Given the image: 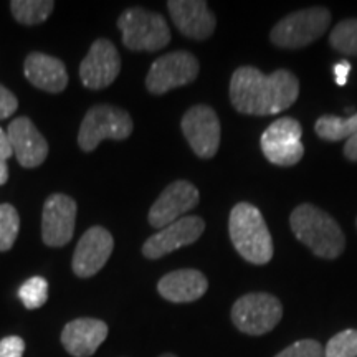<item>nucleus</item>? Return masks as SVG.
<instances>
[{
    "instance_id": "obj_6",
    "label": "nucleus",
    "mask_w": 357,
    "mask_h": 357,
    "mask_svg": "<svg viewBox=\"0 0 357 357\" xmlns=\"http://www.w3.org/2000/svg\"><path fill=\"white\" fill-rule=\"evenodd\" d=\"M331 24V12L326 7H311L289 13L271 30L275 47L296 50L323 37Z\"/></svg>"
},
{
    "instance_id": "obj_8",
    "label": "nucleus",
    "mask_w": 357,
    "mask_h": 357,
    "mask_svg": "<svg viewBox=\"0 0 357 357\" xmlns=\"http://www.w3.org/2000/svg\"><path fill=\"white\" fill-rule=\"evenodd\" d=\"M301 124L294 118H280L261 134V151L265 158L275 166H294L305 154L301 142Z\"/></svg>"
},
{
    "instance_id": "obj_9",
    "label": "nucleus",
    "mask_w": 357,
    "mask_h": 357,
    "mask_svg": "<svg viewBox=\"0 0 357 357\" xmlns=\"http://www.w3.org/2000/svg\"><path fill=\"white\" fill-rule=\"evenodd\" d=\"M199 60L190 52H172L151 65L146 88L153 95H164L174 88L185 86L199 77Z\"/></svg>"
},
{
    "instance_id": "obj_20",
    "label": "nucleus",
    "mask_w": 357,
    "mask_h": 357,
    "mask_svg": "<svg viewBox=\"0 0 357 357\" xmlns=\"http://www.w3.org/2000/svg\"><path fill=\"white\" fill-rule=\"evenodd\" d=\"M208 288V281L199 270H176L159 280L158 291L171 303H192L202 298Z\"/></svg>"
},
{
    "instance_id": "obj_5",
    "label": "nucleus",
    "mask_w": 357,
    "mask_h": 357,
    "mask_svg": "<svg viewBox=\"0 0 357 357\" xmlns=\"http://www.w3.org/2000/svg\"><path fill=\"white\" fill-rule=\"evenodd\" d=\"M132 119L128 111L111 105H96L84 114L78 132V146L93 153L101 141H124L132 134Z\"/></svg>"
},
{
    "instance_id": "obj_7",
    "label": "nucleus",
    "mask_w": 357,
    "mask_h": 357,
    "mask_svg": "<svg viewBox=\"0 0 357 357\" xmlns=\"http://www.w3.org/2000/svg\"><path fill=\"white\" fill-rule=\"evenodd\" d=\"M283 316V306L273 294L250 293L238 298L231 307L235 328L248 336H263L273 331Z\"/></svg>"
},
{
    "instance_id": "obj_24",
    "label": "nucleus",
    "mask_w": 357,
    "mask_h": 357,
    "mask_svg": "<svg viewBox=\"0 0 357 357\" xmlns=\"http://www.w3.org/2000/svg\"><path fill=\"white\" fill-rule=\"evenodd\" d=\"M20 230V217L17 208L10 204L0 205V252L13 247Z\"/></svg>"
},
{
    "instance_id": "obj_25",
    "label": "nucleus",
    "mask_w": 357,
    "mask_h": 357,
    "mask_svg": "<svg viewBox=\"0 0 357 357\" xmlns=\"http://www.w3.org/2000/svg\"><path fill=\"white\" fill-rule=\"evenodd\" d=\"M19 298L26 310H38L48 300V281L43 276H32L20 287Z\"/></svg>"
},
{
    "instance_id": "obj_31",
    "label": "nucleus",
    "mask_w": 357,
    "mask_h": 357,
    "mask_svg": "<svg viewBox=\"0 0 357 357\" xmlns=\"http://www.w3.org/2000/svg\"><path fill=\"white\" fill-rule=\"evenodd\" d=\"M12 154L13 151H12L10 141H8V134L7 131H3V129L0 128V159L7 160Z\"/></svg>"
},
{
    "instance_id": "obj_18",
    "label": "nucleus",
    "mask_w": 357,
    "mask_h": 357,
    "mask_svg": "<svg viewBox=\"0 0 357 357\" xmlns=\"http://www.w3.org/2000/svg\"><path fill=\"white\" fill-rule=\"evenodd\" d=\"M108 337V324L95 318L70 321L61 331V344L73 357H91Z\"/></svg>"
},
{
    "instance_id": "obj_4",
    "label": "nucleus",
    "mask_w": 357,
    "mask_h": 357,
    "mask_svg": "<svg viewBox=\"0 0 357 357\" xmlns=\"http://www.w3.org/2000/svg\"><path fill=\"white\" fill-rule=\"evenodd\" d=\"M124 47L132 52H158L171 42V29L160 13L131 7L118 19Z\"/></svg>"
},
{
    "instance_id": "obj_11",
    "label": "nucleus",
    "mask_w": 357,
    "mask_h": 357,
    "mask_svg": "<svg viewBox=\"0 0 357 357\" xmlns=\"http://www.w3.org/2000/svg\"><path fill=\"white\" fill-rule=\"evenodd\" d=\"M78 205L65 194H52L43 205L42 238L48 247H65L73 238Z\"/></svg>"
},
{
    "instance_id": "obj_29",
    "label": "nucleus",
    "mask_w": 357,
    "mask_h": 357,
    "mask_svg": "<svg viewBox=\"0 0 357 357\" xmlns=\"http://www.w3.org/2000/svg\"><path fill=\"white\" fill-rule=\"evenodd\" d=\"M17 108H19L17 96L13 95L10 89H7L6 86L0 84V121L10 118V116L17 111Z\"/></svg>"
},
{
    "instance_id": "obj_17",
    "label": "nucleus",
    "mask_w": 357,
    "mask_h": 357,
    "mask_svg": "<svg viewBox=\"0 0 357 357\" xmlns=\"http://www.w3.org/2000/svg\"><path fill=\"white\" fill-rule=\"evenodd\" d=\"M174 25L184 37L207 40L215 30L217 20L204 0H171L167 2Z\"/></svg>"
},
{
    "instance_id": "obj_15",
    "label": "nucleus",
    "mask_w": 357,
    "mask_h": 357,
    "mask_svg": "<svg viewBox=\"0 0 357 357\" xmlns=\"http://www.w3.org/2000/svg\"><path fill=\"white\" fill-rule=\"evenodd\" d=\"M114 248L113 235L102 227H91L83 234L73 253V273L79 278H91L109 260Z\"/></svg>"
},
{
    "instance_id": "obj_3",
    "label": "nucleus",
    "mask_w": 357,
    "mask_h": 357,
    "mask_svg": "<svg viewBox=\"0 0 357 357\" xmlns=\"http://www.w3.org/2000/svg\"><path fill=\"white\" fill-rule=\"evenodd\" d=\"M229 234L240 257L253 265H266L273 258V238L260 208L240 202L230 212Z\"/></svg>"
},
{
    "instance_id": "obj_23",
    "label": "nucleus",
    "mask_w": 357,
    "mask_h": 357,
    "mask_svg": "<svg viewBox=\"0 0 357 357\" xmlns=\"http://www.w3.org/2000/svg\"><path fill=\"white\" fill-rule=\"evenodd\" d=\"M329 43L342 55L357 56V19L339 22L329 35Z\"/></svg>"
},
{
    "instance_id": "obj_32",
    "label": "nucleus",
    "mask_w": 357,
    "mask_h": 357,
    "mask_svg": "<svg viewBox=\"0 0 357 357\" xmlns=\"http://www.w3.org/2000/svg\"><path fill=\"white\" fill-rule=\"evenodd\" d=\"M344 155L349 160H354V162H357V132L346 141Z\"/></svg>"
},
{
    "instance_id": "obj_14",
    "label": "nucleus",
    "mask_w": 357,
    "mask_h": 357,
    "mask_svg": "<svg viewBox=\"0 0 357 357\" xmlns=\"http://www.w3.org/2000/svg\"><path fill=\"white\" fill-rule=\"evenodd\" d=\"M200 194L192 182L176 181L169 184L153 204L149 211V223L154 229H164L177 222L182 215L192 211L199 204Z\"/></svg>"
},
{
    "instance_id": "obj_16",
    "label": "nucleus",
    "mask_w": 357,
    "mask_h": 357,
    "mask_svg": "<svg viewBox=\"0 0 357 357\" xmlns=\"http://www.w3.org/2000/svg\"><path fill=\"white\" fill-rule=\"evenodd\" d=\"M8 141L20 166L33 169L42 166L48 155V142L32 119L19 116L8 124Z\"/></svg>"
},
{
    "instance_id": "obj_28",
    "label": "nucleus",
    "mask_w": 357,
    "mask_h": 357,
    "mask_svg": "<svg viewBox=\"0 0 357 357\" xmlns=\"http://www.w3.org/2000/svg\"><path fill=\"white\" fill-rule=\"evenodd\" d=\"M25 352V341L19 336H7L0 341V357H22Z\"/></svg>"
},
{
    "instance_id": "obj_26",
    "label": "nucleus",
    "mask_w": 357,
    "mask_h": 357,
    "mask_svg": "<svg viewBox=\"0 0 357 357\" xmlns=\"http://www.w3.org/2000/svg\"><path fill=\"white\" fill-rule=\"evenodd\" d=\"M324 357H357V329H346L329 339Z\"/></svg>"
},
{
    "instance_id": "obj_10",
    "label": "nucleus",
    "mask_w": 357,
    "mask_h": 357,
    "mask_svg": "<svg viewBox=\"0 0 357 357\" xmlns=\"http://www.w3.org/2000/svg\"><path fill=\"white\" fill-rule=\"evenodd\" d=\"M187 142L200 159L215 158L220 147V119L215 111L207 105L192 106L181 123Z\"/></svg>"
},
{
    "instance_id": "obj_34",
    "label": "nucleus",
    "mask_w": 357,
    "mask_h": 357,
    "mask_svg": "<svg viewBox=\"0 0 357 357\" xmlns=\"http://www.w3.org/2000/svg\"><path fill=\"white\" fill-rule=\"evenodd\" d=\"M159 357H177V356H174V354H171V352H167V354H162V356H159Z\"/></svg>"
},
{
    "instance_id": "obj_1",
    "label": "nucleus",
    "mask_w": 357,
    "mask_h": 357,
    "mask_svg": "<svg viewBox=\"0 0 357 357\" xmlns=\"http://www.w3.org/2000/svg\"><path fill=\"white\" fill-rule=\"evenodd\" d=\"M300 95V82L288 70L265 75L253 66H240L230 79V101L242 114L268 116L291 108Z\"/></svg>"
},
{
    "instance_id": "obj_19",
    "label": "nucleus",
    "mask_w": 357,
    "mask_h": 357,
    "mask_svg": "<svg viewBox=\"0 0 357 357\" xmlns=\"http://www.w3.org/2000/svg\"><path fill=\"white\" fill-rule=\"evenodd\" d=\"M24 75L35 88L47 93H61L68 86L65 63L56 56L33 52L25 58Z\"/></svg>"
},
{
    "instance_id": "obj_22",
    "label": "nucleus",
    "mask_w": 357,
    "mask_h": 357,
    "mask_svg": "<svg viewBox=\"0 0 357 357\" xmlns=\"http://www.w3.org/2000/svg\"><path fill=\"white\" fill-rule=\"evenodd\" d=\"M314 131L321 139L326 141H342L349 139L357 132V113L349 118H337L333 114H324L316 121Z\"/></svg>"
},
{
    "instance_id": "obj_27",
    "label": "nucleus",
    "mask_w": 357,
    "mask_h": 357,
    "mask_svg": "<svg viewBox=\"0 0 357 357\" xmlns=\"http://www.w3.org/2000/svg\"><path fill=\"white\" fill-rule=\"evenodd\" d=\"M275 357H324V349L314 339H303L278 352Z\"/></svg>"
},
{
    "instance_id": "obj_21",
    "label": "nucleus",
    "mask_w": 357,
    "mask_h": 357,
    "mask_svg": "<svg viewBox=\"0 0 357 357\" xmlns=\"http://www.w3.org/2000/svg\"><path fill=\"white\" fill-rule=\"evenodd\" d=\"M53 8H55V2L52 0H13L10 2L13 19L25 26L40 25L47 22Z\"/></svg>"
},
{
    "instance_id": "obj_12",
    "label": "nucleus",
    "mask_w": 357,
    "mask_h": 357,
    "mask_svg": "<svg viewBox=\"0 0 357 357\" xmlns=\"http://www.w3.org/2000/svg\"><path fill=\"white\" fill-rule=\"evenodd\" d=\"M119 71L121 58L114 43L108 38H98L79 65V78L88 89H102L113 84Z\"/></svg>"
},
{
    "instance_id": "obj_30",
    "label": "nucleus",
    "mask_w": 357,
    "mask_h": 357,
    "mask_svg": "<svg viewBox=\"0 0 357 357\" xmlns=\"http://www.w3.org/2000/svg\"><path fill=\"white\" fill-rule=\"evenodd\" d=\"M334 78H336V84L337 86H346L347 83V77L351 73V63L347 60L339 61V63L334 65Z\"/></svg>"
},
{
    "instance_id": "obj_2",
    "label": "nucleus",
    "mask_w": 357,
    "mask_h": 357,
    "mask_svg": "<svg viewBox=\"0 0 357 357\" xmlns=\"http://www.w3.org/2000/svg\"><path fill=\"white\" fill-rule=\"evenodd\" d=\"M289 225L296 238L314 255L334 260L344 252L346 238L339 223L314 205H298L289 217Z\"/></svg>"
},
{
    "instance_id": "obj_33",
    "label": "nucleus",
    "mask_w": 357,
    "mask_h": 357,
    "mask_svg": "<svg viewBox=\"0 0 357 357\" xmlns=\"http://www.w3.org/2000/svg\"><path fill=\"white\" fill-rule=\"evenodd\" d=\"M8 181V167H7V162L6 160L0 159V185L7 184Z\"/></svg>"
},
{
    "instance_id": "obj_13",
    "label": "nucleus",
    "mask_w": 357,
    "mask_h": 357,
    "mask_svg": "<svg viewBox=\"0 0 357 357\" xmlns=\"http://www.w3.org/2000/svg\"><path fill=\"white\" fill-rule=\"evenodd\" d=\"M204 230L205 222L200 217L178 218L177 222L164 227L146 240L142 245V255L149 260H158L178 248L195 243L202 236Z\"/></svg>"
}]
</instances>
